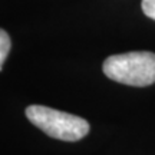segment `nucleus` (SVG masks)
Wrapping results in <instances>:
<instances>
[{"instance_id": "1", "label": "nucleus", "mask_w": 155, "mask_h": 155, "mask_svg": "<svg viewBox=\"0 0 155 155\" xmlns=\"http://www.w3.org/2000/svg\"><path fill=\"white\" fill-rule=\"evenodd\" d=\"M102 69L115 82L129 86H148L155 83V53L128 52L112 55L104 62Z\"/></svg>"}, {"instance_id": "2", "label": "nucleus", "mask_w": 155, "mask_h": 155, "mask_svg": "<svg viewBox=\"0 0 155 155\" xmlns=\"http://www.w3.org/2000/svg\"><path fill=\"white\" fill-rule=\"evenodd\" d=\"M26 116L35 127L50 138L75 142L85 138L89 132V124L83 118L43 105H30L26 108Z\"/></svg>"}, {"instance_id": "3", "label": "nucleus", "mask_w": 155, "mask_h": 155, "mask_svg": "<svg viewBox=\"0 0 155 155\" xmlns=\"http://www.w3.org/2000/svg\"><path fill=\"white\" fill-rule=\"evenodd\" d=\"M10 48H12V42L9 35H7L6 30L0 29V71H2V66H3L9 52H10Z\"/></svg>"}, {"instance_id": "4", "label": "nucleus", "mask_w": 155, "mask_h": 155, "mask_svg": "<svg viewBox=\"0 0 155 155\" xmlns=\"http://www.w3.org/2000/svg\"><path fill=\"white\" fill-rule=\"evenodd\" d=\"M141 7H142V12L147 16L155 20V0H142Z\"/></svg>"}]
</instances>
